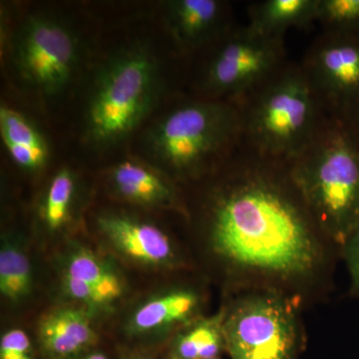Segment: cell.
I'll return each mask as SVG.
<instances>
[{"mask_svg":"<svg viewBox=\"0 0 359 359\" xmlns=\"http://www.w3.org/2000/svg\"><path fill=\"white\" fill-rule=\"evenodd\" d=\"M209 229L215 252L243 271L287 280L308 276L320 263L306 212L261 172L231 180L212 195Z\"/></svg>","mask_w":359,"mask_h":359,"instance_id":"1","label":"cell"},{"mask_svg":"<svg viewBox=\"0 0 359 359\" xmlns=\"http://www.w3.org/2000/svg\"><path fill=\"white\" fill-rule=\"evenodd\" d=\"M84 112V138L103 150L122 143L159 103L163 76L148 44L132 43L108 56L92 80Z\"/></svg>","mask_w":359,"mask_h":359,"instance_id":"2","label":"cell"},{"mask_svg":"<svg viewBox=\"0 0 359 359\" xmlns=\"http://www.w3.org/2000/svg\"><path fill=\"white\" fill-rule=\"evenodd\" d=\"M292 182L321 230L340 247L359 226V139L340 120L295 158Z\"/></svg>","mask_w":359,"mask_h":359,"instance_id":"3","label":"cell"},{"mask_svg":"<svg viewBox=\"0 0 359 359\" xmlns=\"http://www.w3.org/2000/svg\"><path fill=\"white\" fill-rule=\"evenodd\" d=\"M241 124L238 110L223 101L184 104L149 128L144 150L161 171L192 176L223 156Z\"/></svg>","mask_w":359,"mask_h":359,"instance_id":"4","label":"cell"},{"mask_svg":"<svg viewBox=\"0 0 359 359\" xmlns=\"http://www.w3.org/2000/svg\"><path fill=\"white\" fill-rule=\"evenodd\" d=\"M81 59L77 33L52 14H30L11 37L14 74L25 88L41 98L65 93L76 77Z\"/></svg>","mask_w":359,"mask_h":359,"instance_id":"5","label":"cell"},{"mask_svg":"<svg viewBox=\"0 0 359 359\" xmlns=\"http://www.w3.org/2000/svg\"><path fill=\"white\" fill-rule=\"evenodd\" d=\"M316 92L297 71L271 80L257 97L247 126L259 152L294 160L316 136Z\"/></svg>","mask_w":359,"mask_h":359,"instance_id":"6","label":"cell"},{"mask_svg":"<svg viewBox=\"0 0 359 359\" xmlns=\"http://www.w3.org/2000/svg\"><path fill=\"white\" fill-rule=\"evenodd\" d=\"M290 299L276 292L247 295L224 313L226 351L231 359H297L301 327Z\"/></svg>","mask_w":359,"mask_h":359,"instance_id":"7","label":"cell"},{"mask_svg":"<svg viewBox=\"0 0 359 359\" xmlns=\"http://www.w3.org/2000/svg\"><path fill=\"white\" fill-rule=\"evenodd\" d=\"M282 39L245 28L231 35L212 54L204 86L212 97L233 96L268 79L282 59Z\"/></svg>","mask_w":359,"mask_h":359,"instance_id":"8","label":"cell"},{"mask_svg":"<svg viewBox=\"0 0 359 359\" xmlns=\"http://www.w3.org/2000/svg\"><path fill=\"white\" fill-rule=\"evenodd\" d=\"M308 77L347 121L359 109V35L330 34L309 60Z\"/></svg>","mask_w":359,"mask_h":359,"instance_id":"9","label":"cell"},{"mask_svg":"<svg viewBox=\"0 0 359 359\" xmlns=\"http://www.w3.org/2000/svg\"><path fill=\"white\" fill-rule=\"evenodd\" d=\"M98 224L111 244L135 261L157 266L173 263L171 241L155 224L124 214L104 215Z\"/></svg>","mask_w":359,"mask_h":359,"instance_id":"10","label":"cell"},{"mask_svg":"<svg viewBox=\"0 0 359 359\" xmlns=\"http://www.w3.org/2000/svg\"><path fill=\"white\" fill-rule=\"evenodd\" d=\"M165 7L168 28L183 48H198L211 41L223 25L224 4L217 0H172Z\"/></svg>","mask_w":359,"mask_h":359,"instance_id":"11","label":"cell"},{"mask_svg":"<svg viewBox=\"0 0 359 359\" xmlns=\"http://www.w3.org/2000/svg\"><path fill=\"white\" fill-rule=\"evenodd\" d=\"M109 180L115 192L133 204L154 208H169L176 204L173 186L162 171L141 161H121L111 168Z\"/></svg>","mask_w":359,"mask_h":359,"instance_id":"12","label":"cell"},{"mask_svg":"<svg viewBox=\"0 0 359 359\" xmlns=\"http://www.w3.org/2000/svg\"><path fill=\"white\" fill-rule=\"evenodd\" d=\"M0 134L9 157L21 169L39 171L48 162V142L36 125L20 111L1 106Z\"/></svg>","mask_w":359,"mask_h":359,"instance_id":"13","label":"cell"},{"mask_svg":"<svg viewBox=\"0 0 359 359\" xmlns=\"http://www.w3.org/2000/svg\"><path fill=\"white\" fill-rule=\"evenodd\" d=\"M39 339L49 358L66 359L91 346L96 335L83 311L61 309L45 316L40 323Z\"/></svg>","mask_w":359,"mask_h":359,"instance_id":"14","label":"cell"},{"mask_svg":"<svg viewBox=\"0 0 359 359\" xmlns=\"http://www.w3.org/2000/svg\"><path fill=\"white\" fill-rule=\"evenodd\" d=\"M318 0H266L252 7L249 28L282 39L285 30L316 20Z\"/></svg>","mask_w":359,"mask_h":359,"instance_id":"15","label":"cell"},{"mask_svg":"<svg viewBox=\"0 0 359 359\" xmlns=\"http://www.w3.org/2000/svg\"><path fill=\"white\" fill-rule=\"evenodd\" d=\"M199 306L200 297L192 290L168 292L148 302L136 311L132 330L148 332L186 323L195 316Z\"/></svg>","mask_w":359,"mask_h":359,"instance_id":"16","label":"cell"},{"mask_svg":"<svg viewBox=\"0 0 359 359\" xmlns=\"http://www.w3.org/2000/svg\"><path fill=\"white\" fill-rule=\"evenodd\" d=\"M77 191L78 181L74 172L69 168L58 170L49 182L40 205V218L45 228L56 231L69 223Z\"/></svg>","mask_w":359,"mask_h":359,"instance_id":"17","label":"cell"},{"mask_svg":"<svg viewBox=\"0 0 359 359\" xmlns=\"http://www.w3.org/2000/svg\"><path fill=\"white\" fill-rule=\"evenodd\" d=\"M224 313L201 320L179 335L173 346V359H211L226 349Z\"/></svg>","mask_w":359,"mask_h":359,"instance_id":"18","label":"cell"},{"mask_svg":"<svg viewBox=\"0 0 359 359\" xmlns=\"http://www.w3.org/2000/svg\"><path fill=\"white\" fill-rule=\"evenodd\" d=\"M65 275L93 285L100 290L110 302L121 295L122 283L105 263L86 250L73 252L67 262Z\"/></svg>","mask_w":359,"mask_h":359,"instance_id":"19","label":"cell"},{"mask_svg":"<svg viewBox=\"0 0 359 359\" xmlns=\"http://www.w3.org/2000/svg\"><path fill=\"white\" fill-rule=\"evenodd\" d=\"M32 273L29 259L18 248H4L0 252V292L16 302L32 290Z\"/></svg>","mask_w":359,"mask_h":359,"instance_id":"20","label":"cell"},{"mask_svg":"<svg viewBox=\"0 0 359 359\" xmlns=\"http://www.w3.org/2000/svg\"><path fill=\"white\" fill-rule=\"evenodd\" d=\"M316 20L330 34L359 35V0H318Z\"/></svg>","mask_w":359,"mask_h":359,"instance_id":"21","label":"cell"},{"mask_svg":"<svg viewBox=\"0 0 359 359\" xmlns=\"http://www.w3.org/2000/svg\"><path fill=\"white\" fill-rule=\"evenodd\" d=\"M0 359H34L32 341L22 330H11L1 337Z\"/></svg>","mask_w":359,"mask_h":359,"instance_id":"22","label":"cell"},{"mask_svg":"<svg viewBox=\"0 0 359 359\" xmlns=\"http://www.w3.org/2000/svg\"><path fill=\"white\" fill-rule=\"evenodd\" d=\"M63 285L65 292L73 299L83 302L91 306H104L109 304L110 301L98 289L93 285L78 280L68 275L63 278Z\"/></svg>","mask_w":359,"mask_h":359,"instance_id":"23","label":"cell"},{"mask_svg":"<svg viewBox=\"0 0 359 359\" xmlns=\"http://www.w3.org/2000/svg\"><path fill=\"white\" fill-rule=\"evenodd\" d=\"M341 248L351 273V292L359 297V226Z\"/></svg>","mask_w":359,"mask_h":359,"instance_id":"24","label":"cell"},{"mask_svg":"<svg viewBox=\"0 0 359 359\" xmlns=\"http://www.w3.org/2000/svg\"><path fill=\"white\" fill-rule=\"evenodd\" d=\"M346 122L348 123L349 126L353 128L354 133L356 134L359 139V109Z\"/></svg>","mask_w":359,"mask_h":359,"instance_id":"25","label":"cell"},{"mask_svg":"<svg viewBox=\"0 0 359 359\" xmlns=\"http://www.w3.org/2000/svg\"><path fill=\"white\" fill-rule=\"evenodd\" d=\"M82 359H108L105 355L102 353H92L90 355L86 356V358Z\"/></svg>","mask_w":359,"mask_h":359,"instance_id":"26","label":"cell"},{"mask_svg":"<svg viewBox=\"0 0 359 359\" xmlns=\"http://www.w3.org/2000/svg\"><path fill=\"white\" fill-rule=\"evenodd\" d=\"M131 359H145V358H131Z\"/></svg>","mask_w":359,"mask_h":359,"instance_id":"27","label":"cell"},{"mask_svg":"<svg viewBox=\"0 0 359 359\" xmlns=\"http://www.w3.org/2000/svg\"><path fill=\"white\" fill-rule=\"evenodd\" d=\"M211 359H218V358H211Z\"/></svg>","mask_w":359,"mask_h":359,"instance_id":"28","label":"cell"}]
</instances>
